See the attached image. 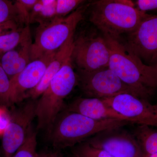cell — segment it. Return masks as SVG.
<instances>
[{
	"label": "cell",
	"instance_id": "1",
	"mask_svg": "<svg viewBox=\"0 0 157 157\" xmlns=\"http://www.w3.org/2000/svg\"><path fill=\"white\" fill-rule=\"evenodd\" d=\"M130 124L132 123L118 120H95L65 109L58 116L47 135L52 146L59 150L74 147L104 130Z\"/></svg>",
	"mask_w": 157,
	"mask_h": 157
},
{
	"label": "cell",
	"instance_id": "2",
	"mask_svg": "<svg viewBox=\"0 0 157 157\" xmlns=\"http://www.w3.org/2000/svg\"><path fill=\"white\" fill-rule=\"evenodd\" d=\"M104 36L110 50L109 68L147 101L153 90L157 88L156 69L153 65L144 64L139 58L126 48L120 40Z\"/></svg>",
	"mask_w": 157,
	"mask_h": 157
},
{
	"label": "cell",
	"instance_id": "3",
	"mask_svg": "<svg viewBox=\"0 0 157 157\" xmlns=\"http://www.w3.org/2000/svg\"><path fill=\"white\" fill-rule=\"evenodd\" d=\"M147 14L129 0H99L91 5L90 21L103 35L120 40L135 30Z\"/></svg>",
	"mask_w": 157,
	"mask_h": 157
},
{
	"label": "cell",
	"instance_id": "4",
	"mask_svg": "<svg viewBox=\"0 0 157 157\" xmlns=\"http://www.w3.org/2000/svg\"><path fill=\"white\" fill-rule=\"evenodd\" d=\"M71 56L37 101L38 130L49 132L58 116L66 108L65 99L77 86V73L73 68Z\"/></svg>",
	"mask_w": 157,
	"mask_h": 157
},
{
	"label": "cell",
	"instance_id": "5",
	"mask_svg": "<svg viewBox=\"0 0 157 157\" xmlns=\"http://www.w3.org/2000/svg\"><path fill=\"white\" fill-rule=\"evenodd\" d=\"M89 5L80 6L66 17H56L48 22L39 25L31 47V61L55 52L74 35Z\"/></svg>",
	"mask_w": 157,
	"mask_h": 157
},
{
	"label": "cell",
	"instance_id": "6",
	"mask_svg": "<svg viewBox=\"0 0 157 157\" xmlns=\"http://www.w3.org/2000/svg\"><path fill=\"white\" fill-rule=\"evenodd\" d=\"M77 75V86L87 98L104 99L127 93L144 99L138 91L126 84L109 67L89 72L78 70Z\"/></svg>",
	"mask_w": 157,
	"mask_h": 157
},
{
	"label": "cell",
	"instance_id": "7",
	"mask_svg": "<svg viewBox=\"0 0 157 157\" xmlns=\"http://www.w3.org/2000/svg\"><path fill=\"white\" fill-rule=\"evenodd\" d=\"M71 56L78 70L89 72L109 67L110 50L104 35L82 33L74 39Z\"/></svg>",
	"mask_w": 157,
	"mask_h": 157
},
{
	"label": "cell",
	"instance_id": "8",
	"mask_svg": "<svg viewBox=\"0 0 157 157\" xmlns=\"http://www.w3.org/2000/svg\"><path fill=\"white\" fill-rule=\"evenodd\" d=\"M36 100H30L9 113V123L2 134V157H12L24 142L36 117Z\"/></svg>",
	"mask_w": 157,
	"mask_h": 157
},
{
	"label": "cell",
	"instance_id": "9",
	"mask_svg": "<svg viewBox=\"0 0 157 157\" xmlns=\"http://www.w3.org/2000/svg\"><path fill=\"white\" fill-rule=\"evenodd\" d=\"M123 127L104 130L85 141L115 157H143L135 136Z\"/></svg>",
	"mask_w": 157,
	"mask_h": 157
},
{
	"label": "cell",
	"instance_id": "10",
	"mask_svg": "<svg viewBox=\"0 0 157 157\" xmlns=\"http://www.w3.org/2000/svg\"><path fill=\"white\" fill-rule=\"evenodd\" d=\"M102 100L132 124L157 128V112L147 100L127 93Z\"/></svg>",
	"mask_w": 157,
	"mask_h": 157
},
{
	"label": "cell",
	"instance_id": "11",
	"mask_svg": "<svg viewBox=\"0 0 157 157\" xmlns=\"http://www.w3.org/2000/svg\"><path fill=\"white\" fill-rule=\"evenodd\" d=\"M126 48L140 59L157 60V14L147 15L137 29L128 34Z\"/></svg>",
	"mask_w": 157,
	"mask_h": 157
},
{
	"label": "cell",
	"instance_id": "12",
	"mask_svg": "<svg viewBox=\"0 0 157 157\" xmlns=\"http://www.w3.org/2000/svg\"><path fill=\"white\" fill-rule=\"evenodd\" d=\"M56 52L32 61L20 73L10 78L11 105L23 101L26 93L38 85Z\"/></svg>",
	"mask_w": 157,
	"mask_h": 157
},
{
	"label": "cell",
	"instance_id": "13",
	"mask_svg": "<svg viewBox=\"0 0 157 157\" xmlns=\"http://www.w3.org/2000/svg\"><path fill=\"white\" fill-rule=\"evenodd\" d=\"M65 109L80 113L95 120L115 119L129 121L127 118L109 107L102 99L98 98H76L66 106Z\"/></svg>",
	"mask_w": 157,
	"mask_h": 157
},
{
	"label": "cell",
	"instance_id": "14",
	"mask_svg": "<svg viewBox=\"0 0 157 157\" xmlns=\"http://www.w3.org/2000/svg\"><path fill=\"white\" fill-rule=\"evenodd\" d=\"M74 40L73 35L56 52L53 58L46 68L42 80L36 87L26 93L25 99L29 98L31 100H36L42 95L48 88L52 78L58 73L68 58L72 54Z\"/></svg>",
	"mask_w": 157,
	"mask_h": 157
},
{
	"label": "cell",
	"instance_id": "15",
	"mask_svg": "<svg viewBox=\"0 0 157 157\" xmlns=\"http://www.w3.org/2000/svg\"><path fill=\"white\" fill-rule=\"evenodd\" d=\"M33 43L30 31L17 47L5 54L0 59L3 69L10 78L20 73L31 62Z\"/></svg>",
	"mask_w": 157,
	"mask_h": 157
},
{
	"label": "cell",
	"instance_id": "16",
	"mask_svg": "<svg viewBox=\"0 0 157 157\" xmlns=\"http://www.w3.org/2000/svg\"><path fill=\"white\" fill-rule=\"evenodd\" d=\"M152 127L138 124L132 132L143 156L157 153V130Z\"/></svg>",
	"mask_w": 157,
	"mask_h": 157
},
{
	"label": "cell",
	"instance_id": "17",
	"mask_svg": "<svg viewBox=\"0 0 157 157\" xmlns=\"http://www.w3.org/2000/svg\"><path fill=\"white\" fill-rule=\"evenodd\" d=\"M56 0H38L31 12L30 24L45 23L56 17Z\"/></svg>",
	"mask_w": 157,
	"mask_h": 157
},
{
	"label": "cell",
	"instance_id": "18",
	"mask_svg": "<svg viewBox=\"0 0 157 157\" xmlns=\"http://www.w3.org/2000/svg\"><path fill=\"white\" fill-rule=\"evenodd\" d=\"M30 31L29 25H27L1 36L0 59L5 54L17 47Z\"/></svg>",
	"mask_w": 157,
	"mask_h": 157
},
{
	"label": "cell",
	"instance_id": "19",
	"mask_svg": "<svg viewBox=\"0 0 157 157\" xmlns=\"http://www.w3.org/2000/svg\"><path fill=\"white\" fill-rule=\"evenodd\" d=\"M37 134L32 126L24 142L12 157H38Z\"/></svg>",
	"mask_w": 157,
	"mask_h": 157
},
{
	"label": "cell",
	"instance_id": "20",
	"mask_svg": "<svg viewBox=\"0 0 157 157\" xmlns=\"http://www.w3.org/2000/svg\"><path fill=\"white\" fill-rule=\"evenodd\" d=\"M38 0H17L14 4L20 24L29 25L30 17L33 8Z\"/></svg>",
	"mask_w": 157,
	"mask_h": 157
},
{
	"label": "cell",
	"instance_id": "21",
	"mask_svg": "<svg viewBox=\"0 0 157 157\" xmlns=\"http://www.w3.org/2000/svg\"><path fill=\"white\" fill-rule=\"evenodd\" d=\"M72 152L76 157H115L107 152L93 147L86 141L74 146Z\"/></svg>",
	"mask_w": 157,
	"mask_h": 157
},
{
	"label": "cell",
	"instance_id": "22",
	"mask_svg": "<svg viewBox=\"0 0 157 157\" xmlns=\"http://www.w3.org/2000/svg\"><path fill=\"white\" fill-rule=\"evenodd\" d=\"M11 84L10 78L0 63V105L11 106Z\"/></svg>",
	"mask_w": 157,
	"mask_h": 157
},
{
	"label": "cell",
	"instance_id": "23",
	"mask_svg": "<svg viewBox=\"0 0 157 157\" xmlns=\"http://www.w3.org/2000/svg\"><path fill=\"white\" fill-rule=\"evenodd\" d=\"M56 17H65L78 9L85 1L82 0H56Z\"/></svg>",
	"mask_w": 157,
	"mask_h": 157
},
{
	"label": "cell",
	"instance_id": "24",
	"mask_svg": "<svg viewBox=\"0 0 157 157\" xmlns=\"http://www.w3.org/2000/svg\"><path fill=\"white\" fill-rule=\"evenodd\" d=\"M10 21H15L19 23L14 2L0 0V23Z\"/></svg>",
	"mask_w": 157,
	"mask_h": 157
},
{
	"label": "cell",
	"instance_id": "25",
	"mask_svg": "<svg viewBox=\"0 0 157 157\" xmlns=\"http://www.w3.org/2000/svg\"><path fill=\"white\" fill-rule=\"evenodd\" d=\"M134 3L136 8L142 12L157 9V0H138Z\"/></svg>",
	"mask_w": 157,
	"mask_h": 157
},
{
	"label": "cell",
	"instance_id": "26",
	"mask_svg": "<svg viewBox=\"0 0 157 157\" xmlns=\"http://www.w3.org/2000/svg\"><path fill=\"white\" fill-rule=\"evenodd\" d=\"M20 25L15 21H10L0 23V36L13 32L21 28Z\"/></svg>",
	"mask_w": 157,
	"mask_h": 157
},
{
	"label": "cell",
	"instance_id": "27",
	"mask_svg": "<svg viewBox=\"0 0 157 157\" xmlns=\"http://www.w3.org/2000/svg\"><path fill=\"white\" fill-rule=\"evenodd\" d=\"M3 109L0 108V135L3 132L9 123V116L7 115Z\"/></svg>",
	"mask_w": 157,
	"mask_h": 157
},
{
	"label": "cell",
	"instance_id": "28",
	"mask_svg": "<svg viewBox=\"0 0 157 157\" xmlns=\"http://www.w3.org/2000/svg\"><path fill=\"white\" fill-rule=\"evenodd\" d=\"M38 157H63L60 152L55 150H44L38 153Z\"/></svg>",
	"mask_w": 157,
	"mask_h": 157
},
{
	"label": "cell",
	"instance_id": "29",
	"mask_svg": "<svg viewBox=\"0 0 157 157\" xmlns=\"http://www.w3.org/2000/svg\"><path fill=\"white\" fill-rule=\"evenodd\" d=\"M143 157H157V153L153 155H144Z\"/></svg>",
	"mask_w": 157,
	"mask_h": 157
},
{
	"label": "cell",
	"instance_id": "30",
	"mask_svg": "<svg viewBox=\"0 0 157 157\" xmlns=\"http://www.w3.org/2000/svg\"><path fill=\"white\" fill-rule=\"evenodd\" d=\"M153 66L154 67H155V69L157 70V60L155 62V64L153 65Z\"/></svg>",
	"mask_w": 157,
	"mask_h": 157
},
{
	"label": "cell",
	"instance_id": "31",
	"mask_svg": "<svg viewBox=\"0 0 157 157\" xmlns=\"http://www.w3.org/2000/svg\"><path fill=\"white\" fill-rule=\"evenodd\" d=\"M154 107L155 109L156 110V111L157 112V103L156 104H155V105H154Z\"/></svg>",
	"mask_w": 157,
	"mask_h": 157
},
{
	"label": "cell",
	"instance_id": "32",
	"mask_svg": "<svg viewBox=\"0 0 157 157\" xmlns=\"http://www.w3.org/2000/svg\"><path fill=\"white\" fill-rule=\"evenodd\" d=\"M76 157L74 156V155H73V157Z\"/></svg>",
	"mask_w": 157,
	"mask_h": 157
}]
</instances>
